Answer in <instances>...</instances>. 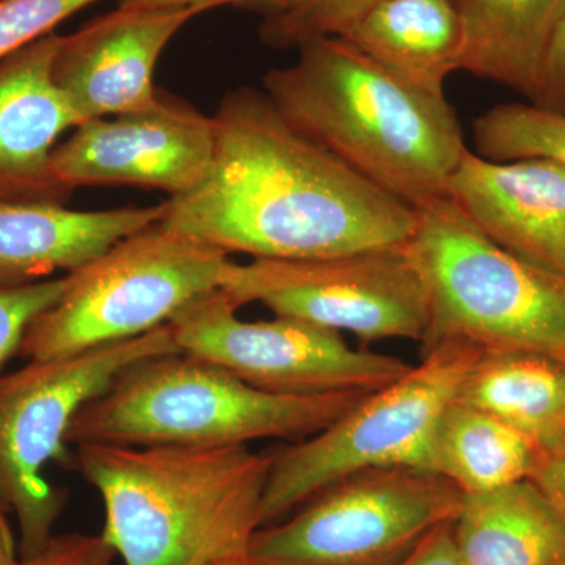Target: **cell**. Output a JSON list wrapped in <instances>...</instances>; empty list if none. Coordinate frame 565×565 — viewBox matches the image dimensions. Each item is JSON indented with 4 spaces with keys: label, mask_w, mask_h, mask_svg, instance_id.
I'll return each mask as SVG.
<instances>
[{
    "label": "cell",
    "mask_w": 565,
    "mask_h": 565,
    "mask_svg": "<svg viewBox=\"0 0 565 565\" xmlns=\"http://www.w3.org/2000/svg\"><path fill=\"white\" fill-rule=\"evenodd\" d=\"M214 120L188 99L159 90L147 109L81 122L55 147L52 172L70 192L132 185L185 195L214 159Z\"/></svg>",
    "instance_id": "cell-12"
},
{
    "label": "cell",
    "mask_w": 565,
    "mask_h": 565,
    "mask_svg": "<svg viewBox=\"0 0 565 565\" xmlns=\"http://www.w3.org/2000/svg\"><path fill=\"white\" fill-rule=\"evenodd\" d=\"M463 493L448 479L384 468L341 479L253 535L250 565H396L456 520Z\"/></svg>",
    "instance_id": "cell-9"
},
{
    "label": "cell",
    "mask_w": 565,
    "mask_h": 565,
    "mask_svg": "<svg viewBox=\"0 0 565 565\" xmlns=\"http://www.w3.org/2000/svg\"><path fill=\"white\" fill-rule=\"evenodd\" d=\"M65 275L32 282L0 281V370L21 351L31 323L61 299Z\"/></svg>",
    "instance_id": "cell-24"
},
{
    "label": "cell",
    "mask_w": 565,
    "mask_h": 565,
    "mask_svg": "<svg viewBox=\"0 0 565 565\" xmlns=\"http://www.w3.org/2000/svg\"><path fill=\"white\" fill-rule=\"evenodd\" d=\"M476 151L490 161L546 159L565 169V117L534 104H500L476 118Z\"/></svg>",
    "instance_id": "cell-22"
},
{
    "label": "cell",
    "mask_w": 565,
    "mask_h": 565,
    "mask_svg": "<svg viewBox=\"0 0 565 565\" xmlns=\"http://www.w3.org/2000/svg\"><path fill=\"white\" fill-rule=\"evenodd\" d=\"M452 534L463 565H565V523L531 481L463 494Z\"/></svg>",
    "instance_id": "cell-18"
},
{
    "label": "cell",
    "mask_w": 565,
    "mask_h": 565,
    "mask_svg": "<svg viewBox=\"0 0 565 565\" xmlns=\"http://www.w3.org/2000/svg\"><path fill=\"white\" fill-rule=\"evenodd\" d=\"M237 310L223 289L185 307L170 322L180 352L288 396L370 394L412 367L397 356L353 349L343 334L313 323L285 316L244 321Z\"/></svg>",
    "instance_id": "cell-11"
},
{
    "label": "cell",
    "mask_w": 565,
    "mask_h": 565,
    "mask_svg": "<svg viewBox=\"0 0 565 565\" xmlns=\"http://www.w3.org/2000/svg\"><path fill=\"white\" fill-rule=\"evenodd\" d=\"M212 120L210 173L167 200V228L253 259L330 258L414 234L415 207L300 132L266 93L234 88Z\"/></svg>",
    "instance_id": "cell-1"
},
{
    "label": "cell",
    "mask_w": 565,
    "mask_h": 565,
    "mask_svg": "<svg viewBox=\"0 0 565 565\" xmlns=\"http://www.w3.org/2000/svg\"><path fill=\"white\" fill-rule=\"evenodd\" d=\"M0 565H20L13 531H11L7 511L2 504H0Z\"/></svg>",
    "instance_id": "cell-31"
},
{
    "label": "cell",
    "mask_w": 565,
    "mask_h": 565,
    "mask_svg": "<svg viewBox=\"0 0 565 565\" xmlns=\"http://www.w3.org/2000/svg\"><path fill=\"white\" fill-rule=\"evenodd\" d=\"M530 103L565 117V10L546 44L537 85Z\"/></svg>",
    "instance_id": "cell-27"
},
{
    "label": "cell",
    "mask_w": 565,
    "mask_h": 565,
    "mask_svg": "<svg viewBox=\"0 0 565 565\" xmlns=\"http://www.w3.org/2000/svg\"><path fill=\"white\" fill-rule=\"evenodd\" d=\"M341 36L422 90L445 93L460 70L462 25L452 0H385Z\"/></svg>",
    "instance_id": "cell-17"
},
{
    "label": "cell",
    "mask_w": 565,
    "mask_h": 565,
    "mask_svg": "<svg viewBox=\"0 0 565 565\" xmlns=\"http://www.w3.org/2000/svg\"><path fill=\"white\" fill-rule=\"evenodd\" d=\"M305 0H118L122 9H199L210 11L223 6L266 10L267 17L286 13Z\"/></svg>",
    "instance_id": "cell-28"
},
{
    "label": "cell",
    "mask_w": 565,
    "mask_h": 565,
    "mask_svg": "<svg viewBox=\"0 0 565 565\" xmlns=\"http://www.w3.org/2000/svg\"><path fill=\"white\" fill-rule=\"evenodd\" d=\"M199 9H122L62 36L52 77L82 122L147 109L159 88L154 71L167 44Z\"/></svg>",
    "instance_id": "cell-13"
},
{
    "label": "cell",
    "mask_w": 565,
    "mask_h": 565,
    "mask_svg": "<svg viewBox=\"0 0 565 565\" xmlns=\"http://www.w3.org/2000/svg\"><path fill=\"white\" fill-rule=\"evenodd\" d=\"M481 353L460 341L430 345L422 363L366 394L326 429L270 452L262 527L349 476L384 468L430 471L438 423Z\"/></svg>",
    "instance_id": "cell-7"
},
{
    "label": "cell",
    "mask_w": 565,
    "mask_h": 565,
    "mask_svg": "<svg viewBox=\"0 0 565 565\" xmlns=\"http://www.w3.org/2000/svg\"><path fill=\"white\" fill-rule=\"evenodd\" d=\"M99 0H0V62Z\"/></svg>",
    "instance_id": "cell-25"
},
{
    "label": "cell",
    "mask_w": 565,
    "mask_h": 565,
    "mask_svg": "<svg viewBox=\"0 0 565 565\" xmlns=\"http://www.w3.org/2000/svg\"><path fill=\"white\" fill-rule=\"evenodd\" d=\"M407 252L429 299L422 348L460 341L565 363V277L512 255L448 196L415 207Z\"/></svg>",
    "instance_id": "cell-5"
},
{
    "label": "cell",
    "mask_w": 565,
    "mask_h": 565,
    "mask_svg": "<svg viewBox=\"0 0 565 565\" xmlns=\"http://www.w3.org/2000/svg\"><path fill=\"white\" fill-rule=\"evenodd\" d=\"M457 399L525 435L544 455L565 446V363L530 352H482Z\"/></svg>",
    "instance_id": "cell-20"
},
{
    "label": "cell",
    "mask_w": 565,
    "mask_h": 565,
    "mask_svg": "<svg viewBox=\"0 0 565 565\" xmlns=\"http://www.w3.org/2000/svg\"><path fill=\"white\" fill-rule=\"evenodd\" d=\"M366 394L288 396L255 388L188 353L148 356L117 375L71 423L68 445L226 448L305 440Z\"/></svg>",
    "instance_id": "cell-4"
},
{
    "label": "cell",
    "mask_w": 565,
    "mask_h": 565,
    "mask_svg": "<svg viewBox=\"0 0 565 565\" xmlns=\"http://www.w3.org/2000/svg\"><path fill=\"white\" fill-rule=\"evenodd\" d=\"M542 456L525 435L456 399L435 430L430 471L463 494L487 493L530 481Z\"/></svg>",
    "instance_id": "cell-21"
},
{
    "label": "cell",
    "mask_w": 565,
    "mask_h": 565,
    "mask_svg": "<svg viewBox=\"0 0 565 565\" xmlns=\"http://www.w3.org/2000/svg\"><path fill=\"white\" fill-rule=\"evenodd\" d=\"M297 52L263 79L286 120L412 207L448 196L468 148L445 93L399 79L343 36L311 40Z\"/></svg>",
    "instance_id": "cell-2"
},
{
    "label": "cell",
    "mask_w": 565,
    "mask_h": 565,
    "mask_svg": "<svg viewBox=\"0 0 565 565\" xmlns=\"http://www.w3.org/2000/svg\"><path fill=\"white\" fill-rule=\"evenodd\" d=\"M232 264L161 222L148 226L65 274L61 299L31 323L20 355L61 359L150 333L221 289Z\"/></svg>",
    "instance_id": "cell-6"
},
{
    "label": "cell",
    "mask_w": 565,
    "mask_h": 565,
    "mask_svg": "<svg viewBox=\"0 0 565 565\" xmlns=\"http://www.w3.org/2000/svg\"><path fill=\"white\" fill-rule=\"evenodd\" d=\"M448 199L494 244L565 277V169L546 159L497 162L467 150Z\"/></svg>",
    "instance_id": "cell-14"
},
{
    "label": "cell",
    "mask_w": 565,
    "mask_h": 565,
    "mask_svg": "<svg viewBox=\"0 0 565 565\" xmlns=\"http://www.w3.org/2000/svg\"><path fill=\"white\" fill-rule=\"evenodd\" d=\"M382 2L385 0H305L286 13L267 17L259 39L273 50H299L311 40L344 35Z\"/></svg>",
    "instance_id": "cell-23"
},
{
    "label": "cell",
    "mask_w": 565,
    "mask_h": 565,
    "mask_svg": "<svg viewBox=\"0 0 565 565\" xmlns=\"http://www.w3.org/2000/svg\"><path fill=\"white\" fill-rule=\"evenodd\" d=\"M62 35L52 32L0 62V203L70 199L52 172L58 140L82 120L52 77Z\"/></svg>",
    "instance_id": "cell-15"
},
{
    "label": "cell",
    "mask_w": 565,
    "mask_h": 565,
    "mask_svg": "<svg viewBox=\"0 0 565 565\" xmlns=\"http://www.w3.org/2000/svg\"><path fill=\"white\" fill-rule=\"evenodd\" d=\"M462 25L460 70L533 99L565 0H452Z\"/></svg>",
    "instance_id": "cell-19"
},
{
    "label": "cell",
    "mask_w": 565,
    "mask_h": 565,
    "mask_svg": "<svg viewBox=\"0 0 565 565\" xmlns=\"http://www.w3.org/2000/svg\"><path fill=\"white\" fill-rule=\"evenodd\" d=\"M74 463L102 497V535L125 565L247 563L270 452L84 444Z\"/></svg>",
    "instance_id": "cell-3"
},
{
    "label": "cell",
    "mask_w": 565,
    "mask_h": 565,
    "mask_svg": "<svg viewBox=\"0 0 565 565\" xmlns=\"http://www.w3.org/2000/svg\"><path fill=\"white\" fill-rule=\"evenodd\" d=\"M233 565H250L248 563L233 564Z\"/></svg>",
    "instance_id": "cell-32"
},
{
    "label": "cell",
    "mask_w": 565,
    "mask_h": 565,
    "mask_svg": "<svg viewBox=\"0 0 565 565\" xmlns=\"http://www.w3.org/2000/svg\"><path fill=\"white\" fill-rule=\"evenodd\" d=\"M166 203L104 211L62 203H0V281L70 274L104 250L162 221Z\"/></svg>",
    "instance_id": "cell-16"
},
{
    "label": "cell",
    "mask_w": 565,
    "mask_h": 565,
    "mask_svg": "<svg viewBox=\"0 0 565 565\" xmlns=\"http://www.w3.org/2000/svg\"><path fill=\"white\" fill-rule=\"evenodd\" d=\"M396 565H463L452 534V523L437 527Z\"/></svg>",
    "instance_id": "cell-29"
},
{
    "label": "cell",
    "mask_w": 565,
    "mask_h": 565,
    "mask_svg": "<svg viewBox=\"0 0 565 565\" xmlns=\"http://www.w3.org/2000/svg\"><path fill=\"white\" fill-rule=\"evenodd\" d=\"M565 523V446L542 456L530 479Z\"/></svg>",
    "instance_id": "cell-30"
},
{
    "label": "cell",
    "mask_w": 565,
    "mask_h": 565,
    "mask_svg": "<svg viewBox=\"0 0 565 565\" xmlns=\"http://www.w3.org/2000/svg\"><path fill=\"white\" fill-rule=\"evenodd\" d=\"M237 307L259 303L364 343H423L429 299L407 244L318 259L234 263L222 288Z\"/></svg>",
    "instance_id": "cell-10"
},
{
    "label": "cell",
    "mask_w": 565,
    "mask_h": 565,
    "mask_svg": "<svg viewBox=\"0 0 565 565\" xmlns=\"http://www.w3.org/2000/svg\"><path fill=\"white\" fill-rule=\"evenodd\" d=\"M180 352L170 323L141 337L51 360H31L0 375V504L17 515L22 559L54 537L65 490L44 468L66 462L71 423L117 375L148 356Z\"/></svg>",
    "instance_id": "cell-8"
},
{
    "label": "cell",
    "mask_w": 565,
    "mask_h": 565,
    "mask_svg": "<svg viewBox=\"0 0 565 565\" xmlns=\"http://www.w3.org/2000/svg\"><path fill=\"white\" fill-rule=\"evenodd\" d=\"M115 556L102 534L71 533L54 535L36 555L20 557V565H111Z\"/></svg>",
    "instance_id": "cell-26"
}]
</instances>
